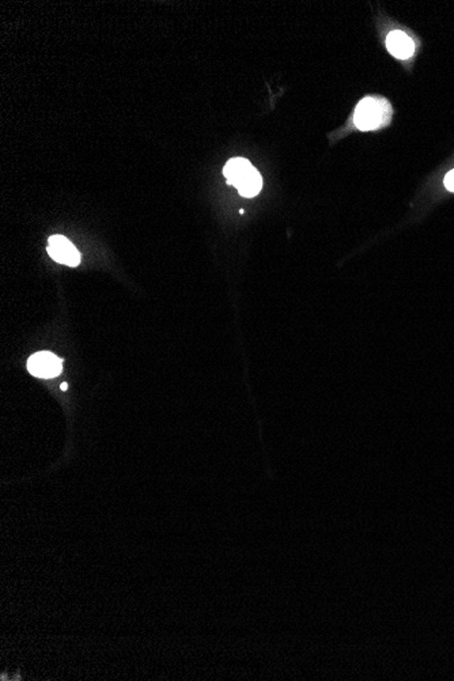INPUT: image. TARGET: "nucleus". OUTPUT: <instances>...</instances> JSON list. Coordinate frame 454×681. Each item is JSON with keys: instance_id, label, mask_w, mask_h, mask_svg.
Listing matches in <instances>:
<instances>
[{"instance_id": "nucleus-1", "label": "nucleus", "mask_w": 454, "mask_h": 681, "mask_svg": "<svg viewBox=\"0 0 454 681\" xmlns=\"http://www.w3.org/2000/svg\"><path fill=\"white\" fill-rule=\"evenodd\" d=\"M392 119L390 103L379 97H367L358 103L353 122L360 131H374L388 126Z\"/></svg>"}, {"instance_id": "nucleus-2", "label": "nucleus", "mask_w": 454, "mask_h": 681, "mask_svg": "<svg viewBox=\"0 0 454 681\" xmlns=\"http://www.w3.org/2000/svg\"><path fill=\"white\" fill-rule=\"evenodd\" d=\"M27 369L34 377L52 379L60 374L63 362L52 353H37L29 359Z\"/></svg>"}, {"instance_id": "nucleus-3", "label": "nucleus", "mask_w": 454, "mask_h": 681, "mask_svg": "<svg viewBox=\"0 0 454 681\" xmlns=\"http://www.w3.org/2000/svg\"><path fill=\"white\" fill-rule=\"evenodd\" d=\"M48 253L60 264L76 267L80 263V254L75 247L63 235H53L48 242Z\"/></svg>"}, {"instance_id": "nucleus-4", "label": "nucleus", "mask_w": 454, "mask_h": 681, "mask_svg": "<svg viewBox=\"0 0 454 681\" xmlns=\"http://www.w3.org/2000/svg\"><path fill=\"white\" fill-rule=\"evenodd\" d=\"M386 47L395 57L403 59V60L404 59H409L415 51V45H413V41L411 40V37H408L404 31H400V30L392 31L388 36Z\"/></svg>"}, {"instance_id": "nucleus-5", "label": "nucleus", "mask_w": 454, "mask_h": 681, "mask_svg": "<svg viewBox=\"0 0 454 681\" xmlns=\"http://www.w3.org/2000/svg\"><path fill=\"white\" fill-rule=\"evenodd\" d=\"M252 163L248 159L244 158H233L230 159L225 166V177H226L227 184L235 185L242 177L252 170Z\"/></svg>"}, {"instance_id": "nucleus-6", "label": "nucleus", "mask_w": 454, "mask_h": 681, "mask_svg": "<svg viewBox=\"0 0 454 681\" xmlns=\"http://www.w3.org/2000/svg\"><path fill=\"white\" fill-rule=\"evenodd\" d=\"M234 186L238 189L240 195H242L245 198H254L261 191L263 178L258 175V172L253 168L252 170L242 177Z\"/></svg>"}, {"instance_id": "nucleus-7", "label": "nucleus", "mask_w": 454, "mask_h": 681, "mask_svg": "<svg viewBox=\"0 0 454 681\" xmlns=\"http://www.w3.org/2000/svg\"><path fill=\"white\" fill-rule=\"evenodd\" d=\"M445 186H446V189L454 192V169L451 170L445 177Z\"/></svg>"}, {"instance_id": "nucleus-8", "label": "nucleus", "mask_w": 454, "mask_h": 681, "mask_svg": "<svg viewBox=\"0 0 454 681\" xmlns=\"http://www.w3.org/2000/svg\"><path fill=\"white\" fill-rule=\"evenodd\" d=\"M67 383H61V390H67Z\"/></svg>"}]
</instances>
